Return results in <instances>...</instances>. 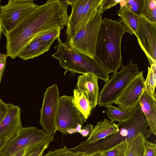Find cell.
Returning a JSON list of instances; mask_svg holds the SVG:
<instances>
[{"instance_id":"30","label":"cell","mask_w":156,"mask_h":156,"mask_svg":"<svg viewBox=\"0 0 156 156\" xmlns=\"http://www.w3.org/2000/svg\"><path fill=\"white\" fill-rule=\"evenodd\" d=\"M121 0H102L99 9L102 13L107 9H110L119 3Z\"/></svg>"},{"instance_id":"42","label":"cell","mask_w":156,"mask_h":156,"mask_svg":"<svg viewBox=\"0 0 156 156\" xmlns=\"http://www.w3.org/2000/svg\"><path fill=\"white\" fill-rule=\"evenodd\" d=\"M104 151H102L101 152L96 154L94 156H104Z\"/></svg>"},{"instance_id":"1","label":"cell","mask_w":156,"mask_h":156,"mask_svg":"<svg viewBox=\"0 0 156 156\" xmlns=\"http://www.w3.org/2000/svg\"><path fill=\"white\" fill-rule=\"evenodd\" d=\"M126 33L120 21L102 20L97 37L95 58L109 74L117 71L122 63L121 43Z\"/></svg>"},{"instance_id":"3","label":"cell","mask_w":156,"mask_h":156,"mask_svg":"<svg viewBox=\"0 0 156 156\" xmlns=\"http://www.w3.org/2000/svg\"><path fill=\"white\" fill-rule=\"evenodd\" d=\"M56 39L58 42L54 48L56 51L52 57L58 59L60 66L65 70L64 75L69 71L72 76L76 73L91 74L105 83L109 80V73L96 58H91L73 51L62 41L60 37Z\"/></svg>"},{"instance_id":"37","label":"cell","mask_w":156,"mask_h":156,"mask_svg":"<svg viewBox=\"0 0 156 156\" xmlns=\"http://www.w3.org/2000/svg\"><path fill=\"white\" fill-rule=\"evenodd\" d=\"M67 132L68 134H72L77 133L76 130V128H69L67 129Z\"/></svg>"},{"instance_id":"6","label":"cell","mask_w":156,"mask_h":156,"mask_svg":"<svg viewBox=\"0 0 156 156\" xmlns=\"http://www.w3.org/2000/svg\"><path fill=\"white\" fill-rule=\"evenodd\" d=\"M54 140L53 136L34 127H23L16 135L9 140L0 153V156H12L23 149L41 142L50 143Z\"/></svg>"},{"instance_id":"22","label":"cell","mask_w":156,"mask_h":156,"mask_svg":"<svg viewBox=\"0 0 156 156\" xmlns=\"http://www.w3.org/2000/svg\"><path fill=\"white\" fill-rule=\"evenodd\" d=\"M145 90L156 98L155 88L156 86V64L148 66V73L144 82Z\"/></svg>"},{"instance_id":"20","label":"cell","mask_w":156,"mask_h":156,"mask_svg":"<svg viewBox=\"0 0 156 156\" xmlns=\"http://www.w3.org/2000/svg\"><path fill=\"white\" fill-rule=\"evenodd\" d=\"M73 92L75 104L87 120L92 110L89 102L83 92L79 91L76 88L75 89Z\"/></svg>"},{"instance_id":"8","label":"cell","mask_w":156,"mask_h":156,"mask_svg":"<svg viewBox=\"0 0 156 156\" xmlns=\"http://www.w3.org/2000/svg\"><path fill=\"white\" fill-rule=\"evenodd\" d=\"M86 120L76 107L73 96L60 97L56 116V131L68 134L67 129L75 128L78 124L83 126Z\"/></svg>"},{"instance_id":"12","label":"cell","mask_w":156,"mask_h":156,"mask_svg":"<svg viewBox=\"0 0 156 156\" xmlns=\"http://www.w3.org/2000/svg\"><path fill=\"white\" fill-rule=\"evenodd\" d=\"M145 81L143 71H140L128 84L114 103L121 108L133 110L145 90Z\"/></svg>"},{"instance_id":"14","label":"cell","mask_w":156,"mask_h":156,"mask_svg":"<svg viewBox=\"0 0 156 156\" xmlns=\"http://www.w3.org/2000/svg\"><path fill=\"white\" fill-rule=\"evenodd\" d=\"M98 79L94 76L89 73L82 74L77 78L76 89L79 91L83 93L91 109L97 105L99 94Z\"/></svg>"},{"instance_id":"34","label":"cell","mask_w":156,"mask_h":156,"mask_svg":"<svg viewBox=\"0 0 156 156\" xmlns=\"http://www.w3.org/2000/svg\"><path fill=\"white\" fill-rule=\"evenodd\" d=\"M9 141V140L6 137L0 138V153Z\"/></svg>"},{"instance_id":"25","label":"cell","mask_w":156,"mask_h":156,"mask_svg":"<svg viewBox=\"0 0 156 156\" xmlns=\"http://www.w3.org/2000/svg\"><path fill=\"white\" fill-rule=\"evenodd\" d=\"M127 140L104 152V156H126Z\"/></svg>"},{"instance_id":"16","label":"cell","mask_w":156,"mask_h":156,"mask_svg":"<svg viewBox=\"0 0 156 156\" xmlns=\"http://www.w3.org/2000/svg\"><path fill=\"white\" fill-rule=\"evenodd\" d=\"M118 131L117 124L115 121L105 119L97 122L91 134L86 141L89 144H95Z\"/></svg>"},{"instance_id":"31","label":"cell","mask_w":156,"mask_h":156,"mask_svg":"<svg viewBox=\"0 0 156 156\" xmlns=\"http://www.w3.org/2000/svg\"><path fill=\"white\" fill-rule=\"evenodd\" d=\"M6 54H2L0 52V83L5 71L7 58Z\"/></svg>"},{"instance_id":"29","label":"cell","mask_w":156,"mask_h":156,"mask_svg":"<svg viewBox=\"0 0 156 156\" xmlns=\"http://www.w3.org/2000/svg\"><path fill=\"white\" fill-rule=\"evenodd\" d=\"M145 152L144 156H156V144L147 140H145Z\"/></svg>"},{"instance_id":"28","label":"cell","mask_w":156,"mask_h":156,"mask_svg":"<svg viewBox=\"0 0 156 156\" xmlns=\"http://www.w3.org/2000/svg\"><path fill=\"white\" fill-rule=\"evenodd\" d=\"M66 145L61 148L49 151L43 156H67L72 152Z\"/></svg>"},{"instance_id":"17","label":"cell","mask_w":156,"mask_h":156,"mask_svg":"<svg viewBox=\"0 0 156 156\" xmlns=\"http://www.w3.org/2000/svg\"><path fill=\"white\" fill-rule=\"evenodd\" d=\"M55 41L43 42L32 40L23 48L18 57L24 60L38 57L49 51Z\"/></svg>"},{"instance_id":"39","label":"cell","mask_w":156,"mask_h":156,"mask_svg":"<svg viewBox=\"0 0 156 156\" xmlns=\"http://www.w3.org/2000/svg\"><path fill=\"white\" fill-rule=\"evenodd\" d=\"M2 34H3V30L2 28L1 19L0 15V39L2 38Z\"/></svg>"},{"instance_id":"43","label":"cell","mask_w":156,"mask_h":156,"mask_svg":"<svg viewBox=\"0 0 156 156\" xmlns=\"http://www.w3.org/2000/svg\"><path fill=\"white\" fill-rule=\"evenodd\" d=\"M43 152H42L39 155V156H42Z\"/></svg>"},{"instance_id":"18","label":"cell","mask_w":156,"mask_h":156,"mask_svg":"<svg viewBox=\"0 0 156 156\" xmlns=\"http://www.w3.org/2000/svg\"><path fill=\"white\" fill-rule=\"evenodd\" d=\"M117 14L120 18V22L126 32L132 35L135 34L140 16L131 11L126 5L119 9Z\"/></svg>"},{"instance_id":"9","label":"cell","mask_w":156,"mask_h":156,"mask_svg":"<svg viewBox=\"0 0 156 156\" xmlns=\"http://www.w3.org/2000/svg\"><path fill=\"white\" fill-rule=\"evenodd\" d=\"M32 0H9L0 7L3 32H8L18 25L37 6Z\"/></svg>"},{"instance_id":"35","label":"cell","mask_w":156,"mask_h":156,"mask_svg":"<svg viewBox=\"0 0 156 156\" xmlns=\"http://www.w3.org/2000/svg\"><path fill=\"white\" fill-rule=\"evenodd\" d=\"M88 154H87L84 152H75L72 151L70 154L67 156H86Z\"/></svg>"},{"instance_id":"33","label":"cell","mask_w":156,"mask_h":156,"mask_svg":"<svg viewBox=\"0 0 156 156\" xmlns=\"http://www.w3.org/2000/svg\"><path fill=\"white\" fill-rule=\"evenodd\" d=\"M93 128V125L90 124H87L83 127L80 133L83 137L89 136L92 132Z\"/></svg>"},{"instance_id":"15","label":"cell","mask_w":156,"mask_h":156,"mask_svg":"<svg viewBox=\"0 0 156 156\" xmlns=\"http://www.w3.org/2000/svg\"><path fill=\"white\" fill-rule=\"evenodd\" d=\"M139 102L141 110L148 122L152 134L156 135V98L145 90L140 96Z\"/></svg>"},{"instance_id":"4","label":"cell","mask_w":156,"mask_h":156,"mask_svg":"<svg viewBox=\"0 0 156 156\" xmlns=\"http://www.w3.org/2000/svg\"><path fill=\"white\" fill-rule=\"evenodd\" d=\"M102 14L99 7L88 21L65 43L75 52L95 58L96 45Z\"/></svg>"},{"instance_id":"41","label":"cell","mask_w":156,"mask_h":156,"mask_svg":"<svg viewBox=\"0 0 156 156\" xmlns=\"http://www.w3.org/2000/svg\"><path fill=\"white\" fill-rule=\"evenodd\" d=\"M101 152H100V151H96V152H94V153H93L92 154H88L86 156H94V155L97 154H98L99 153H100Z\"/></svg>"},{"instance_id":"13","label":"cell","mask_w":156,"mask_h":156,"mask_svg":"<svg viewBox=\"0 0 156 156\" xmlns=\"http://www.w3.org/2000/svg\"><path fill=\"white\" fill-rule=\"evenodd\" d=\"M8 105L7 114L0 124V138L5 137L9 140L16 135L22 127L20 119L22 111L18 106L11 103Z\"/></svg>"},{"instance_id":"38","label":"cell","mask_w":156,"mask_h":156,"mask_svg":"<svg viewBox=\"0 0 156 156\" xmlns=\"http://www.w3.org/2000/svg\"><path fill=\"white\" fill-rule=\"evenodd\" d=\"M127 0H121L120 1L119 3L120 6L119 9H121L122 8L126 5Z\"/></svg>"},{"instance_id":"11","label":"cell","mask_w":156,"mask_h":156,"mask_svg":"<svg viewBox=\"0 0 156 156\" xmlns=\"http://www.w3.org/2000/svg\"><path fill=\"white\" fill-rule=\"evenodd\" d=\"M135 35L150 65L156 64V23L140 15Z\"/></svg>"},{"instance_id":"7","label":"cell","mask_w":156,"mask_h":156,"mask_svg":"<svg viewBox=\"0 0 156 156\" xmlns=\"http://www.w3.org/2000/svg\"><path fill=\"white\" fill-rule=\"evenodd\" d=\"M69 1L72 11L69 16L66 30L67 41L97 12L102 0H69Z\"/></svg>"},{"instance_id":"44","label":"cell","mask_w":156,"mask_h":156,"mask_svg":"<svg viewBox=\"0 0 156 156\" xmlns=\"http://www.w3.org/2000/svg\"><path fill=\"white\" fill-rule=\"evenodd\" d=\"M1 2V1H0V7L1 6V5H0Z\"/></svg>"},{"instance_id":"10","label":"cell","mask_w":156,"mask_h":156,"mask_svg":"<svg viewBox=\"0 0 156 156\" xmlns=\"http://www.w3.org/2000/svg\"><path fill=\"white\" fill-rule=\"evenodd\" d=\"M60 97L57 84L48 87L43 94V101L40 109L39 123L46 132L53 136L56 131V116Z\"/></svg>"},{"instance_id":"36","label":"cell","mask_w":156,"mask_h":156,"mask_svg":"<svg viewBox=\"0 0 156 156\" xmlns=\"http://www.w3.org/2000/svg\"><path fill=\"white\" fill-rule=\"evenodd\" d=\"M26 148L19 151L12 156H23L25 152Z\"/></svg>"},{"instance_id":"5","label":"cell","mask_w":156,"mask_h":156,"mask_svg":"<svg viewBox=\"0 0 156 156\" xmlns=\"http://www.w3.org/2000/svg\"><path fill=\"white\" fill-rule=\"evenodd\" d=\"M111 76L105 83L99 93L98 103L99 106H105L113 104L129 82L140 72L137 63L130 60L126 66Z\"/></svg>"},{"instance_id":"27","label":"cell","mask_w":156,"mask_h":156,"mask_svg":"<svg viewBox=\"0 0 156 156\" xmlns=\"http://www.w3.org/2000/svg\"><path fill=\"white\" fill-rule=\"evenodd\" d=\"M144 0H128L126 5L133 12L140 16L141 15Z\"/></svg>"},{"instance_id":"19","label":"cell","mask_w":156,"mask_h":156,"mask_svg":"<svg viewBox=\"0 0 156 156\" xmlns=\"http://www.w3.org/2000/svg\"><path fill=\"white\" fill-rule=\"evenodd\" d=\"M146 139L141 133L127 140L126 156H144Z\"/></svg>"},{"instance_id":"2","label":"cell","mask_w":156,"mask_h":156,"mask_svg":"<svg viewBox=\"0 0 156 156\" xmlns=\"http://www.w3.org/2000/svg\"><path fill=\"white\" fill-rule=\"evenodd\" d=\"M119 131L97 143L89 144L86 141H82L75 147L69 148L71 151L84 152L91 154L97 151L108 150L126 140H128L139 133H142L146 140L152 133L149 129L147 120L141 110L139 102L129 116L117 124Z\"/></svg>"},{"instance_id":"26","label":"cell","mask_w":156,"mask_h":156,"mask_svg":"<svg viewBox=\"0 0 156 156\" xmlns=\"http://www.w3.org/2000/svg\"><path fill=\"white\" fill-rule=\"evenodd\" d=\"M62 29L59 28L49 30L38 36L32 40L43 42L55 40L58 37H60L61 31Z\"/></svg>"},{"instance_id":"40","label":"cell","mask_w":156,"mask_h":156,"mask_svg":"<svg viewBox=\"0 0 156 156\" xmlns=\"http://www.w3.org/2000/svg\"><path fill=\"white\" fill-rule=\"evenodd\" d=\"M82 126L81 125L79 124H77V126H76V130L77 133H80V131H81L82 129Z\"/></svg>"},{"instance_id":"23","label":"cell","mask_w":156,"mask_h":156,"mask_svg":"<svg viewBox=\"0 0 156 156\" xmlns=\"http://www.w3.org/2000/svg\"><path fill=\"white\" fill-rule=\"evenodd\" d=\"M141 15L156 23V0H144Z\"/></svg>"},{"instance_id":"24","label":"cell","mask_w":156,"mask_h":156,"mask_svg":"<svg viewBox=\"0 0 156 156\" xmlns=\"http://www.w3.org/2000/svg\"><path fill=\"white\" fill-rule=\"evenodd\" d=\"M48 142H41L26 148L23 156H39L49 146Z\"/></svg>"},{"instance_id":"32","label":"cell","mask_w":156,"mask_h":156,"mask_svg":"<svg viewBox=\"0 0 156 156\" xmlns=\"http://www.w3.org/2000/svg\"><path fill=\"white\" fill-rule=\"evenodd\" d=\"M8 109V104L5 103L0 98V124L6 115Z\"/></svg>"},{"instance_id":"21","label":"cell","mask_w":156,"mask_h":156,"mask_svg":"<svg viewBox=\"0 0 156 156\" xmlns=\"http://www.w3.org/2000/svg\"><path fill=\"white\" fill-rule=\"evenodd\" d=\"M107 116L114 121L118 122L123 121L128 118L131 114L133 110H127L116 107L112 104L106 106Z\"/></svg>"}]
</instances>
